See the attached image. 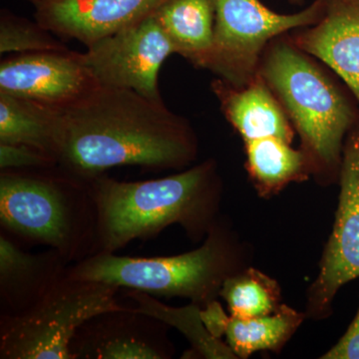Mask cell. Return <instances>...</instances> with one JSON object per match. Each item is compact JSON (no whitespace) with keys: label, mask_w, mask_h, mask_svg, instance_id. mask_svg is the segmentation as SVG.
Masks as SVG:
<instances>
[{"label":"cell","mask_w":359,"mask_h":359,"mask_svg":"<svg viewBox=\"0 0 359 359\" xmlns=\"http://www.w3.org/2000/svg\"><path fill=\"white\" fill-rule=\"evenodd\" d=\"M58 112L57 165L81 179L122 166L182 170L197 158L189 123L133 90L98 86Z\"/></svg>","instance_id":"obj_1"},{"label":"cell","mask_w":359,"mask_h":359,"mask_svg":"<svg viewBox=\"0 0 359 359\" xmlns=\"http://www.w3.org/2000/svg\"><path fill=\"white\" fill-rule=\"evenodd\" d=\"M88 182L98 216L97 254H115L172 224L201 242L219 219L222 185L212 160L164 178L125 182L103 174Z\"/></svg>","instance_id":"obj_2"},{"label":"cell","mask_w":359,"mask_h":359,"mask_svg":"<svg viewBox=\"0 0 359 359\" xmlns=\"http://www.w3.org/2000/svg\"><path fill=\"white\" fill-rule=\"evenodd\" d=\"M0 171L2 233L57 250L69 264L97 254L98 216L88 180L58 165Z\"/></svg>","instance_id":"obj_3"},{"label":"cell","mask_w":359,"mask_h":359,"mask_svg":"<svg viewBox=\"0 0 359 359\" xmlns=\"http://www.w3.org/2000/svg\"><path fill=\"white\" fill-rule=\"evenodd\" d=\"M259 72L301 136L313 175L323 183L335 180L347 134L359 121L353 104L292 39L271 41Z\"/></svg>","instance_id":"obj_4"},{"label":"cell","mask_w":359,"mask_h":359,"mask_svg":"<svg viewBox=\"0 0 359 359\" xmlns=\"http://www.w3.org/2000/svg\"><path fill=\"white\" fill-rule=\"evenodd\" d=\"M248 263L245 245L219 218L203 245L192 252L154 257L98 252L70 264L67 275L155 297H184L204 308L218 299L226 278L248 268Z\"/></svg>","instance_id":"obj_5"},{"label":"cell","mask_w":359,"mask_h":359,"mask_svg":"<svg viewBox=\"0 0 359 359\" xmlns=\"http://www.w3.org/2000/svg\"><path fill=\"white\" fill-rule=\"evenodd\" d=\"M68 269V268H67ZM121 289L65 275L32 309L0 316V358L73 359L70 342L90 318L128 308Z\"/></svg>","instance_id":"obj_6"},{"label":"cell","mask_w":359,"mask_h":359,"mask_svg":"<svg viewBox=\"0 0 359 359\" xmlns=\"http://www.w3.org/2000/svg\"><path fill=\"white\" fill-rule=\"evenodd\" d=\"M325 1L314 0L299 13L280 14L262 0H216L214 42L205 69L233 86H244L259 73L269 42L295 28L316 25Z\"/></svg>","instance_id":"obj_7"},{"label":"cell","mask_w":359,"mask_h":359,"mask_svg":"<svg viewBox=\"0 0 359 359\" xmlns=\"http://www.w3.org/2000/svg\"><path fill=\"white\" fill-rule=\"evenodd\" d=\"M339 177L334 229L308 292L306 316L316 320L330 316L337 292L359 278V121L344 141Z\"/></svg>","instance_id":"obj_8"},{"label":"cell","mask_w":359,"mask_h":359,"mask_svg":"<svg viewBox=\"0 0 359 359\" xmlns=\"http://www.w3.org/2000/svg\"><path fill=\"white\" fill-rule=\"evenodd\" d=\"M86 47L85 63L100 86L133 90L163 101L160 69L177 51L154 14Z\"/></svg>","instance_id":"obj_9"},{"label":"cell","mask_w":359,"mask_h":359,"mask_svg":"<svg viewBox=\"0 0 359 359\" xmlns=\"http://www.w3.org/2000/svg\"><path fill=\"white\" fill-rule=\"evenodd\" d=\"M100 86L72 50L13 54L0 62V93L65 108Z\"/></svg>","instance_id":"obj_10"},{"label":"cell","mask_w":359,"mask_h":359,"mask_svg":"<svg viewBox=\"0 0 359 359\" xmlns=\"http://www.w3.org/2000/svg\"><path fill=\"white\" fill-rule=\"evenodd\" d=\"M169 325L132 306L105 311L83 323L70 342L73 359H169Z\"/></svg>","instance_id":"obj_11"},{"label":"cell","mask_w":359,"mask_h":359,"mask_svg":"<svg viewBox=\"0 0 359 359\" xmlns=\"http://www.w3.org/2000/svg\"><path fill=\"white\" fill-rule=\"evenodd\" d=\"M167 0H43L35 6L37 22L65 39L85 46L136 25Z\"/></svg>","instance_id":"obj_12"},{"label":"cell","mask_w":359,"mask_h":359,"mask_svg":"<svg viewBox=\"0 0 359 359\" xmlns=\"http://www.w3.org/2000/svg\"><path fill=\"white\" fill-rule=\"evenodd\" d=\"M290 39L332 68L359 102V0H327L320 20Z\"/></svg>","instance_id":"obj_13"},{"label":"cell","mask_w":359,"mask_h":359,"mask_svg":"<svg viewBox=\"0 0 359 359\" xmlns=\"http://www.w3.org/2000/svg\"><path fill=\"white\" fill-rule=\"evenodd\" d=\"M70 264L57 250L32 254L0 233V316L27 311L65 275Z\"/></svg>","instance_id":"obj_14"},{"label":"cell","mask_w":359,"mask_h":359,"mask_svg":"<svg viewBox=\"0 0 359 359\" xmlns=\"http://www.w3.org/2000/svg\"><path fill=\"white\" fill-rule=\"evenodd\" d=\"M212 89L226 120L244 141L266 137L290 144L294 141L289 116L259 72L244 86H233L219 78L212 82Z\"/></svg>","instance_id":"obj_15"},{"label":"cell","mask_w":359,"mask_h":359,"mask_svg":"<svg viewBox=\"0 0 359 359\" xmlns=\"http://www.w3.org/2000/svg\"><path fill=\"white\" fill-rule=\"evenodd\" d=\"M154 15L177 54L204 68L214 42L216 0H167Z\"/></svg>","instance_id":"obj_16"},{"label":"cell","mask_w":359,"mask_h":359,"mask_svg":"<svg viewBox=\"0 0 359 359\" xmlns=\"http://www.w3.org/2000/svg\"><path fill=\"white\" fill-rule=\"evenodd\" d=\"M276 137L245 141L247 168L252 184L262 197H271L294 182L313 174L308 156Z\"/></svg>","instance_id":"obj_17"},{"label":"cell","mask_w":359,"mask_h":359,"mask_svg":"<svg viewBox=\"0 0 359 359\" xmlns=\"http://www.w3.org/2000/svg\"><path fill=\"white\" fill-rule=\"evenodd\" d=\"M58 120V108L0 93V143L32 146L56 160Z\"/></svg>","instance_id":"obj_18"},{"label":"cell","mask_w":359,"mask_h":359,"mask_svg":"<svg viewBox=\"0 0 359 359\" xmlns=\"http://www.w3.org/2000/svg\"><path fill=\"white\" fill-rule=\"evenodd\" d=\"M306 313L282 304L275 313L242 320L231 316L226 344L237 358H248L257 351H280L301 327Z\"/></svg>","instance_id":"obj_19"},{"label":"cell","mask_w":359,"mask_h":359,"mask_svg":"<svg viewBox=\"0 0 359 359\" xmlns=\"http://www.w3.org/2000/svg\"><path fill=\"white\" fill-rule=\"evenodd\" d=\"M124 294L134 302L132 308L139 313L158 318L169 327L180 330L190 341L192 349L188 354L194 358H237L228 344L212 337L201 320V306L191 302L184 308H172L158 301L153 295L139 290H126Z\"/></svg>","instance_id":"obj_20"},{"label":"cell","mask_w":359,"mask_h":359,"mask_svg":"<svg viewBox=\"0 0 359 359\" xmlns=\"http://www.w3.org/2000/svg\"><path fill=\"white\" fill-rule=\"evenodd\" d=\"M233 318L249 320L275 313L282 306L276 280L254 268H245L226 278L219 292Z\"/></svg>","instance_id":"obj_21"},{"label":"cell","mask_w":359,"mask_h":359,"mask_svg":"<svg viewBox=\"0 0 359 359\" xmlns=\"http://www.w3.org/2000/svg\"><path fill=\"white\" fill-rule=\"evenodd\" d=\"M69 50L65 43L36 20L32 21L2 9L0 13V53H29Z\"/></svg>","instance_id":"obj_22"},{"label":"cell","mask_w":359,"mask_h":359,"mask_svg":"<svg viewBox=\"0 0 359 359\" xmlns=\"http://www.w3.org/2000/svg\"><path fill=\"white\" fill-rule=\"evenodd\" d=\"M57 165L55 158L44 151L22 144L0 143V170L47 168Z\"/></svg>","instance_id":"obj_23"},{"label":"cell","mask_w":359,"mask_h":359,"mask_svg":"<svg viewBox=\"0 0 359 359\" xmlns=\"http://www.w3.org/2000/svg\"><path fill=\"white\" fill-rule=\"evenodd\" d=\"M321 358L359 359V308L346 334Z\"/></svg>","instance_id":"obj_24"},{"label":"cell","mask_w":359,"mask_h":359,"mask_svg":"<svg viewBox=\"0 0 359 359\" xmlns=\"http://www.w3.org/2000/svg\"><path fill=\"white\" fill-rule=\"evenodd\" d=\"M200 314L205 327L212 337L221 339L226 335L231 316L226 313L218 299H214L205 304L204 308L201 309Z\"/></svg>","instance_id":"obj_25"},{"label":"cell","mask_w":359,"mask_h":359,"mask_svg":"<svg viewBox=\"0 0 359 359\" xmlns=\"http://www.w3.org/2000/svg\"><path fill=\"white\" fill-rule=\"evenodd\" d=\"M26 1L30 2V4H33V6H37L39 4H41L43 0H26Z\"/></svg>","instance_id":"obj_26"},{"label":"cell","mask_w":359,"mask_h":359,"mask_svg":"<svg viewBox=\"0 0 359 359\" xmlns=\"http://www.w3.org/2000/svg\"><path fill=\"white\" fill-rule=\"evenodd\" d=\"M304 0H290V4H301Z\"/></svg>","instance_id":"obj_27"}]
</instances>
